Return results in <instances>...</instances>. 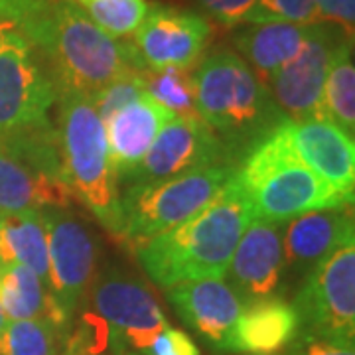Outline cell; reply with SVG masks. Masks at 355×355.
<instances>
[{"label": "cell", "mask_w": 355, "mask_h": 355, "mask_svg": "<svg viewBox=\"0 0 355 355\" xmlns=\"http://www.w3.org/2000/svg\"><path fill=\"white\" fill-rule=\"evenodd\" d=\"M345 40L352 38L336 26L324 22L310 24L300 51L266 81L268 93L288 119H304L320 113L324 81L336 51Z\"/></svg>", "instance_id": "12"}, {"label": "cell", "mask_w": 355, "mask_h": 355, "mask_svg": "<svg viewBox=\"0 0 355 355\" xmlns=\"http://www.w3.org/2000/svg\"><path fill=\"white\" fill-rule=\"evenodd\" d=\"M354 139L355 132V64L354 40H345L331 60L324 81L320 113Z\"/></svg>", "instance_id": "24"}, {"label": "cell", "mask_w": 355, "mask_h": 355, "mask_svg": "<svg viewBox=\"0 0 355 355\" xmlns=\"http://www.w3.org/2000/svg\"><path fill=\"white\" fill-rule=\"evenodd\" d=\"M292 308L298 316V336L354 345L355 241L336 249L306 272Z\"/></svg>", "instance_id": "8"}, {"label": "cell", "mask_w": 355, "mask_h": 355, "mask_svg": "<svg viewBox=\"0 0 355 355\" xmlns=\"http://www.w3.org/2000/svg\"><path fill=\"white\" fill-rule=\"evenodd\" d=\"M148 95L160 103L170 113L188 116L196 113V85L190 69L164 67V69H146L144 73Z\"/></svg>", "instance_id": "26"}, {"label": "cell", "mask_w": 355, "mask_h": 355, "mask_svg": "<svg viewBox=\"0 0 355 355\" xmlns=\"http://www.w3.org/2000/svg\"><path fill=\"white\" fill-rule=\"evenodd\" d=\"M237 178L249 198L253 219L266 223L282 225L310 211L354 203V196L336 190L296 156L280 128L243 158Z\"/></svg>", "instance_id": "4"}, {"label": "cell", "mask_w": 355, "mask_h": 355, "mask_svg": "<svg viewBox=\"0 0 355 355\" xmlns=\"http://www.w3.org/2000/svg\"><path fill=\"white\" fill-rule=\"evenodd\" d=\"M308 32L310 24H245L237 28V32L233 34V46L266 85V81L300 51L308 38Z\"/></svg>", "instance_id": "21"}, {"label": "cell", "mask_w": 355, "mask_h": 355, "mask_svg": "<svg viewBox=\"0 0 355 355\" xmlns=\"http://www.w3.org/2000/svg\"><path fill=\"white\" fill-rule=\"evenodd\" d=\"M6 324H8V318H6L4 310H2V304H0V336H2V331L6 328Z\"/></svg>", "instance_id": "34"}, {"label": "cell", "mask_w": 355, "mask_h": 355, "mask_svg": "<svg viewBox=\"0 0 355 355\" xmlns=\"http://www.w3.org/2000/svg\"><path fill=\"white\" fill-rule=\"evenodd\" d=\"M168 302L176 308L191 330L214 347H225L227 336L247 304L239 292L223 279H202L180 282L166 288Z\"/></svg>", "instance_id": "15"}, {"label": "cell", "mask_w": 355, "mask_h": 355, "mask_svg": "<svg viewBox=\"0 0 355 355\" xmlns=\"http://www.w3.org/2000/svg\"><path fill=\"white\" fill-rule=\"evenodd\" d=\"M198 4L202 6L203 12L219 24L237 28L245 24L257 0H198Z\"/></svg>", "instance_id": "30"}, {"label": "cell", "mask_w": 355, "mask_h": 355, "mask_svg": "<svg viewBox=\"0 0 355 355\" xmlns=\"http://www.w3.org/2000/svg\"><path fill=\"white\" fill-rule=\"evenodd\" d=\"M286 223L282 235L284 266L296 275L308 272L336 249L355 241L352 203L310 211Z\"/></svg>", "instance_id": "17"}, {"label": "cell", "mask_w": 355, "mask_h": 355, "mask_svg": "<svg viewBox=\"0 0 355 355\" xmlns=\"http://www.w3.org/2000/svg\"><path fill=\"white\" fill-rule=\"evenodd\" d=\"M71 196L73 193L67 186L40 174L34 166L0 140V216L44 207L62 209Z\"/></svg>", "instance_id": "20"}, {"label": "cell", "mask_w": 355, "mask_h": 355, "mask_svg": "<svg viewBox=\"0 0 355 355\" xmlns=\"http://www.w3.org/2000/svg\"><path fill=\"white\" fill-rule=\"evenodd\" d=\"M239 164H219L166 178L153 184L127 186L121 191V229L125 241H148L176 227L214 200L237 174Z\"/></svg>", "instance_id": "6"}, {"label": "cell", "mask_w": 355, "mask_h": 355, "mask_svg": "<svg viewBox=\"0 0 355 355\" xmlns=\"http://www.w3.org/2000/svg\"><path fill=\"white\" fill-rule=\"evenodd\" d=\"M89 18L113 38H127L137 32L148 12L146 0H73Z\"/></svg>", "instance_id": "27"}, {"label": "cell", "mask_w": 355, "mask_h": 355, "mask_svg": "<svg viewBox=\"0 0 355 355\" xmlns=\"http://www.w3.org/2000/svg\"><path fill=\"white\" fill-rule=\"evenodd\" d=\"M132 36L135 48L148 69H190L202 60L211 38V26L202 14L154 4L148 6Z\"/></svg>", "instance_id": "13"}, {"label": "cell", "mask_w": 355, "mask_h": 355, "mask_svg": "<svg viewBox=\"0 0 355 355\" xmlns=\"http://www.w3.org/2000/svg\"><path fill=\"white\" fill-rule=\"evenodd\" d=\"M286 142L314 174L342 193L354 196L355 142L322 114L286 119L280 125Z\"/></svg>", "instance_id": "14"}, {"label": "cell", "mask_w": 355, "mask_h": 355, "mask_svg": "<svg viewBox=\"0 0 355 355\" xmlns=\"http://www.w3.org/2000/svg\"><path fill=\"white\" fill-rule=\"evenodd\" d=\"M148 355H202L200 347L191 340L186 331L176 330L170 324L164 331L156 338L153 347L148 349Z\"/></svg>", "instance_id": "32"}, {"label": "cell", "mask_w": 355, "mask_h": 355, "mask_svg": "<svg viewBox=\"0 0 355 355\" xmlns=\"http://www.w3.org/2000/svg\"><path fill=\"white\" fill-rule=\"evenodd\" d=\"M55 128L69 191L111 235L121 229V186L114 172L105 125L95 103L81 93H58Z\"/></svg>", "instance_id": "5"}, {"label": "cell", "mask_w": 355, "mask_h": 355, "mask_svg": "<svg viewBox=\"0 0 355 355\" xmlns=\"http://www.w3.org/2000/svg\"><path fill=\"white\" fill-rule=\"evenodd\" d=\"M4 22L38 51L58 93L93 97L116 77L148 69L135 44L109 36L73 0H12Z\"/></svg>", "instance_id": "1"}, {"label": "cell", "mask_w": 355, "mask_h": 355, "mask_svg": "<svg viewBox=\"0 0 355 355\" xmlns=\"http://www.w3.org/2000/svg\"><path fill=\"white\" fill-rule=\"evenodd\" d=\"M64 355H65V354H64Z\"/></svg>", "instance_id": "35"}, {"label": "cell", "mask_w": 355, "mask_h": 355, "mask_svg": "<svg viewBox=\"0 0 355 355\" xmlns=\"http://www.w3.org/2000/svg\"><path fill=\"white\" fill-rule=\"evenodd\" d=\"M219 164L237 162L216 132L198 114H176L158 132L146 156L119 180V186L153 184Z\"/></svg>", "instance_id": "10"}, {"label": "cell", "mask_w": 355, "mask_h": 355, "mask_svg": "<svg viewBox=\"0 0 355 355\" xmlns=\"http://www.w3.org/2000/svg\"><path fill=\"white\" fill-rule=\"evenodd\" d=\"M42 219L48 235L50 294L60 316L71 328L95 280L97 247L89 229L64 209L44 207Z\"/></svg>", "instance_id": "9"}, {"label": "cell", "mask_w": 355, "mask_h": 355, "mask_svg": "<svg viewBox=\"0 0 355 355\" xmlns=\"http://www.w3.org/2000/svg\"><path fill=\"white\" fill-rule=\"evenodd\" d=\"M284 243L277 223L253 219L231 257L227 275L247 302L272 298L284 275Z\"/></svg>", "instance_id": "16"}, {"label": "cell", "mask_w": 355, "mask_h": 355, "mask_svg": "<svg viewBox=\"0 0 355 355\" xmlns=\"http://www.w3.org/2000/svg\"><path fill=\"white\" fill-rule=\"evenodd\" d=\"M176 114L144 93L137 101L119 109L105 123L109 156L119 180L146 156L158 132Z\"/></svg>", "instance_id": "18"}, {"label": "cell", "mask_w": 355, "mask_h": 355, "mask_svg": "<svg viewBox=\"0 0 355 355\" xmlns=\"http://www.w3.org/2000/svg\"><path fill=\"white\" fill-rule=\"evenodd\" d=\"M67 330L51 320H14L0 336V355H64Z\"/></svg>", "instance_id": "25"}, {"label": "cell", "mask_w": 355, "mask_h": 355, "mask_svg": "<svg viewBox=\"0 0 355 355\" xmlns=\"http://www.w3.org/2000/svg\"><path fill=\"white\" fill-rule=\"evenodd\" d=\"M0 304L8 322L51 320L69 330L46 284L38 279L36 272L22 265L0 263Z\"/></svg>", "instance_id": "23"}, {"label": "cell", "mask_w": 355, "mask_h": 355, "mask_svg": "<svg viewBox=\"0 0 355 355\" xmlns=\"http://www.w3.org/2000/svg\"><path fill=\"white\" fill-rule=\"evenodd\" d=\"M263 22L314 24L316 0H257L245 24H263Z\"/></svg>", "instance_id": "29"}, {"label": "cell", "mask_w": 355, "mask_h": 355, "mask_svg": "<svg viewBox=\"0 0 355 355\" xmlns=\"http://www.w3.org/2000/svg\"><path fill=\"white\" fill-rule=\"evenodd\" d=\"M251 221V203L235 174L200 211L137 245L139 263L148 279L162 288L190 280L223 279Z\"/></svg>", "instance_id": "2"}, {"label": "cell", "mask_w": 355, "mask_h": 355, "mask_svg": "<svg viewBox=\"0 0 355 355\" xmlns=\"http://www.w3.org/2000/svg\"><path fill=\"white\" fill-rule=\"evenodd\" d=\"M144 71H132V73H125V76L116 77L109 85H105L101 91H97L91 99L95 103V109L99 113V119L103 125L113 116L119 109L127 107L132 101H137L144 93H148L146 89V79H144Z\"/></svg>", "instance_id": "28"}, {"label": "cell", "mask_w": 355, "mask_h": 355, "mask_svg": "<svg viewBox=\"0 0 355 355\" xmlns=\"http://www.w3.org/2000/svg\"><path fill=\"white\" fill-rule=\"evenodd\" d=\"M58 87L38 51L10 22L0 20V139L50 128Z\"/></svg>", "instance_id": "7"}, {"label": "cell", "mask_w": 355, "mask_h": 355, "mask_svg": "<svg viewBox=\"0 0 355 355\" xmlns=\"http://www.w3.org/2000/svg\"><path fill=\"white\" fill-rule=\"evenodd\" d=\"M288 355H355V347L310 336H296Z\"/></svg>", "instance_id": "33"}, {"label": "cell", "mask_w": 355, "mask_h": 355, "mask_svg": "<svg viewBox=\"0 0 355 355\" xmlns=\"http://www.w3.org/2000/svg\"><path fill=\"white\" fill-rule=\"evenodd\" d=\"M0 263L30 268L50 291V254L42 209L0 216Z\"/></svg>", "instance_id": "22"}, {"label": "cell", "mask_w": 355, "mask_h": 355, "mask_svg": "<svg viewBox=\"0 0 355 355\" xmlns=\"http://www.w3.org/2000/svg\"><path fill=\"white\" fill-rule=\"evenodd\" d=\"M316 22L336 26L354 40L355 0H316Z\"/></svg>", "instance_id": "31"}, {"label": "cell", "mask_w": 355, "mask_h": 355, "mask_svg": "<svg viewBox=\"0 0 355 355\" xmlns=\"http://www.w3.org/2000/svg\"><path fill=\"white\" fill-rule=\"evenodd\" d=\"M298 336V316L280 298L247 302L231 328L223 352L272 355L291 345Z\"/></svg>", "instance_id": "19"}, {"label": "cell", "mask_w": 355, "mask_h": 355, "mask_svg": "<svg viewBox=\"0 0 355 355\" xmlns=\"http://www.w3.org/2000/svg\"><path fill=\"white\" fill-rule=\"evenodd\" d=\"M87 298L91 310L107 322L128 354L148 355L168 326L150 288L121 270H107L93 280Z\"/></svg>", "instance_id": "11"}, {"label": "cell", "mask_w": 355, "mask_h": 355, "mask_svg": "<svg viewBox=\"0 0 355 355\" xmlns=\"http://www.w3.org/2000/svg\"><path fill=\"white\" fill-rule=\"evenodd\" d=\"M196 113L237 164L288 119L239 53L217 50L193 71Z\"/></svg>", "instance_id": "3"}]
</instances>
